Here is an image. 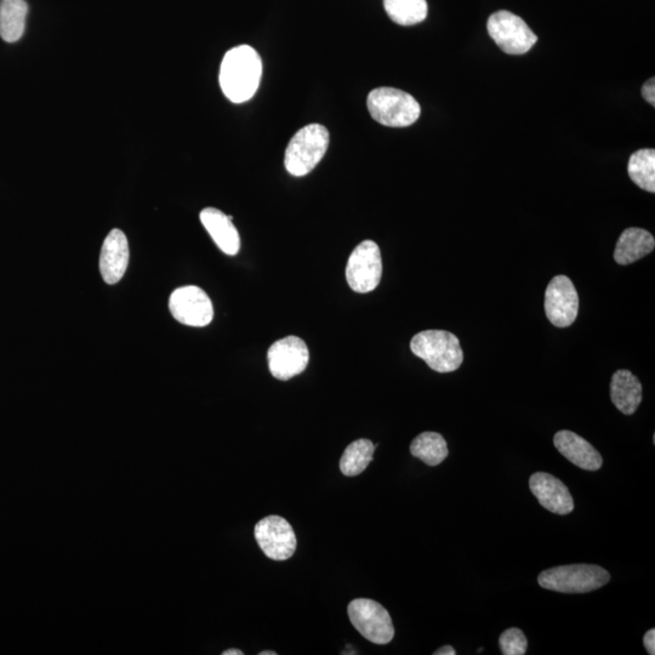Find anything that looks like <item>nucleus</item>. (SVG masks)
<instances>
[{"label": "nucleus", "instance_id": "nucleus-1", "mask_svg": "<svg viewBox=\"0 0 655 655\" xmlns=\"http://www.w3.org/2000/svg\"><path fill=\"white\" fill-rule=\"evenodd\" d=\"M262 77V61L258 51L249 45H239L227 51L220 67V87L233 104H243L253 98Z\"/></svg>", "mask_w": 655, "mask_h": 655}, {"label": "nucleus", "instance_id": "nucleus-2", "mask_svg": "<svg viewBox=\"0 0 655 655\" xmlns=\"http://www.w3.org/2000/svg\"><path fill=\"white\" fill-rule=\"evenodd\" d=\"M410 350L437 373H452L464 361L460 341L446 330H425L410 341Z\"/></svg>", "mask_w": 655, "mask_h": 655}, {"label": "nucleus", "instance_id": "nucleus-3", "mask_svg": "<svg viewBox=\"0 0 655 655\" xmlns=\"http://www.w3.org/2000/svg\"><path fill=\"white\" fill-rule=\"evenodd\" d=\"M367 106L375 122L390 128L409 127L421 115L419 102L406 91L395 88L370 91Z\"/></svg>", "mask_w": 655, "mask_h": 655}, {"label": "nucleus", "instance_id": "nucleus-4", "mask_svg": "<svg viewBox=\"0 0 655 655\" xmlns=\"http://www.w3.org/2000/svg\"><path fill=\"white\" fill-rule=\"evenodd\" d=\"M329 147V131L324 125L310 124L300 129L290 140L284 157L289 174L305 176L315 169Z\"/></svg>", "mask_w": 655, "mask_h": 655}, {"label": "nucleus", "instance_id": "nucleus-5", "mask_svg": "<svg viewBox=\"0 0 655 655\" xmlns=\"http://www.w3.org/2000/svg\"><path fill=\"white\" fill-rule=\"evenodd\" d=\"M611 575L595 565H571L548 569L539 574L541 588L563 594H586L605 586Z\"/></svg>", "mask_w": 655, "mask_h": 655}, {"label": "nucleus", "instance_id": "nucleus-6", "mask_svg": "<svg viewBox=\"0 0 655 655\" xmlns=\"http://www.w3.org/2000/svg\"><path fill=\"white\" fill-rule=\"evenodd\" d=\"M488 33L495 44L509 55L528 53L538 42V37L520 16L501 10L488 19Z\"/></svg>", "mask_w": 655, "mask_h": 655}, {"label": "nucleus", "instance_id": "nucleus-7", "mask_svg": "<svg viewBox=\"0 0 655 655\" xmlns=\"http://www.w3.org/2000/svg\"><path fill=\"white\" fill-rule=\"evenodd\" d=\"M347 612L352 625L364 639L377 645H387L395 637L390 614L380 603L358 598L350 603Z\"/></svg>", "mask_w": 655, "mask_h": 655}, {"label": "nucleus", "instance_id": "nucleus-8", "mask_svg": "<svg viewBox=\"0 0 655 655\" xmlns=\"http://www.w3.org/2000/svg\"><path fill=\"white\" fill-rule=\"evenodd\" d=\"M383 276L380 248L373 241H363L350 255L346 266L347 283L353 292L366 294L377 289Z\"/></svg>", "mask_w": 655, "mask_h": 655}, {"label": "nucleus", "instance_id": "nucleus-9", "mask_svg": "<svg viewBox=\"0 0 655 655\" xmlns=\"http://www.w3.org/2000/svg\"><path fill=\"white\" fill-rule=\"evenodd\" d=\"M169 309L176 321L189 327H205L212 323V300L203 289L195 286L181 287L170 295Z\"/></svg>", "mask_w": 655, "mask_h": 655}, {"label": "nucleus", "instance_id": "nucleus-10", "mask_svg": "<svg viewBox=\"0 0 655 655\" xmlns=\"http://www.w3.org/2000/svg\"><path fill=\"white\" fill-rule=\"evenodd\" d=\"M255 539L260 549L273 561H286L294 555L296 541L294 529L286 518L265 517L255 526Z\"/></svg>", "mask_w": 655, "mask_h": 655}, {"label": "nucleus", "instance_id": "nucleus-11", "mask_svg": "<svg viewBox=\"0 0 655 655\" xmlns=\"http://www.w3.org/2000/svg\"><path fill=\"white\" fill-rule=\"evenodd\" d=\"M267 358L273 377L287 381L303 373L309 366L310 352L303 339L287 336L270 347Z\"/></svg>", "mask_w": 655, "mask_h": 655}, {"label": "nucleus", "instance_id": "nucleus-12", "mask_svg": "<svg viewBox=\"0 0 655 655\" xmlns=\"http://www.w3.org/2000/svg\"><path fill=\"white\" fill-rule=\"evenodd\" d=\"M545 312L549 321L558 328H567L577 320L579 295L573 282L566 276H557L545 293Z\"/></svg>", "mask_w": 655, "mask_h": 655}, {"label": "nucleus", "instance_id": "nucleus-13", "mask_svg": "<svg viewBox=\"0 0 655 655\" xmlns=\"http://www.w3.org/2000/svg\"><path fill=\"white\" fill-rule=\"evenodd\" d=\"M529 488L543 508L556 515H568L574 510V500L566 484L546 472H537L529 480Z\"/></svg>", "mask_w": 655, "mask_h": 655}, {"label": "nucleus", "instance_id": "nucleus-14", "mask_svg": "<svg viewBox=\"0 0 655 655\" xmlns=\"http://www.w3.org/2000/svg\"><path fill=\"white\" fill-rule=\"evenodd\" d=\"M129 265V244L121 230H112L101 248L100 272L107 284H116L124 277Z\"/></svg>", "mask_w": 655, "mask_h": 655}, {"label": "nucleus", "instance_id": "nucleus-15", "mask_svg": "<svg viewBox=\"0 0 655 655\" xmlns=\"http://www.w3.org/2000/svg\"><path fill=\"white\" fill-rule=\"evenodd\" d=\"M554 444L563 457L580 469L597 471L603 465L602 455L596 451L595 447L572 431L557 432Z\"/></svg>", "mask_w": 655, "mask_h": 655}, {"label": "nucleus", "instance_id": "nucleus-16", "mask_svg": "<svg viewBox=\"0 0 655 655\" xmlns=\"http://www.w3.org/2000/svg\"><path fill=\"white\" fill-rule=\"evenodd\" d=\"M199 218L221 252L231 256L238 254L241 238L232 224L233 216H227L219 209L205 208Z\"/></svg>", "mask_w": 655, "mask_h": 655}, {"label": "nucleus", "instance_id": "nucleus-17", "mask_svg": "<svg viewBox=\"0 0 655 655\" xmlns=\"http://www.w3.org/2000/svg\"><path fill=\"white\" fill-rule=\"evenodd\" d=\"M655 247V239L651 232L637 227L625 230L619 237L615 247L614 260L619 265H630L651 254Z\"/></svg>", "mask_w": 655, "mask_h": 655}, {"label": "nucleus", "instance_id": "nucleus-18", "mask_svg": "<svg viewBox=\"0 0 655 655\" xmlns=\"http://www.w3.org/2000/svg\"><path fill=\"white\" fill-rule=\"evenodd\" d=\"M611 398L614 406L620 412L625 415L634 414L642 402L640 380L629 370H618L612 377Z\"/></svg>", "mask_w": 655, "mask_h": 655}, {"label": "nucleus", "instance_id": "nucleus-19", "mask_svg": "<svg viewBox=\"0 0 655 655\" xmlns=\"http://www.w3.org/2000/svg\"><path fill=\"white\" fill-rule=\"evenodd\" d=\"M28 5L25 0H0V37L15 43L24 36Z\"/></svg>", "mask_w": 655, "mask_h": 655}, {"label": "nucleus", "instance_id": "nucleus-20", "mask_svg": "<svg viewBox=\"0 0 655 655\" xmlns=\"http://www.w3.org/2000/svg\"><path fill=\"white\" fill-rule=\"evenodd\" d=\"M410 453L429 466L440 465L449 454L446 440L437 432H424L415 437L410 444Z\"/></svg>", "mask_w": 655, "mask_h": 655}, {"label": "nucleus", "instance_id": "nucleus-21", "mask_svg": "<svg viewBox=\"0 0 655 655\" xmlns=\"http://www.w3.org/2000/svg\"><path fill=\"white\" fill-rule=\"evenodd\" d=\"M384 8L390 19L401 26L420 24L429 11L426 0H384Z\"/></svg>", "mask_w": 655, "mask_h": 655}, {"label": "nucleus", "instance_id": "nucleus-22", "mask_svg": "<svg viewBox=\"0 0 655 655\" xmlns=\"http://www.w3.org/2000/svg\"><path fill=\"white\" fill-rule=\"evenodd\" d=\"M375 446L372 441L362 438L352 442L345 449L343 458L340 460V470L347 477L361 475L368 465L372 463Z\"/></svg>", "mask_w": 655, "mask_h": 655}, {"label": "nucleus", "instance_id": "nucleus-23", "mask_svg": "<svg viewBox=\"0 0 655 655\" xmlns=\"http://www.w3.org/2000/svg\"><path fill=\"white\" fill-rule=\"evenodd\" d=\"M628 173L640 189L654 193L655 151L652 148L636 151L629 159Z\"/></svg>", "mask_w": 655, "mask_h": 655}, {"label": "nucleus", "instance_id": "nucleus-24", "mask_svg": "<svg viewBox=\"0 0 655 655\" xmlns=\"http://www.w3.org/2000/svg\"><path fill=\"white\" fill-rule=\"evenodd\" d=\"M501 653L504 655H524L527 653L528 642L520 629L512 628L500 636Z\"/></svg>", "mask_w": 655, "mask_h": 655}, {"label": "nucleus", "instance_id": "nucleus-25", "mask_svg": "<svg viewBox=\"0 0 655 655\" xmlns=\"http://www.w3.org/2000/svg\"><path fill=\"white\" fill-rule=\"evenodd\" d=\"M642 96L648 104L655 106V79L651 78L642 87Z\"/></svg>", "mask_w": 655, "mask_h": 655}, {"label": "nucleus", "instance_id": "nucleus-26", "mask_svg": "<svg viewBox=\"0 0 655 655\" xmlns=\"http://www.w3.org/2000/svg\"><path fill=\"white\" fill-rule=\"evenodd\" d=\"M643 645H645L648 654H655V630L651 629L646 632L645 637H643Z\"/></svg>", "mask_w": 655, "mask_h": 655}, {"label": "nucleus", "instance_id": "nucleus-27", "mask_svg": "<svg viewBox=\"0 0 655 655\" xmlns=\"http://www.w3.org/2000/svg\"><path fill=\"white\" fill-rule=\"evenodd\" d=\"M435 655H455L457 651L452 646H444L434 653Z\"/></svg>", "mask_w": 655, "mask_h": 655}, {"label": "nucleus", "instance_id": "nucleus-28", "mask_svg": "<svg viewBox=\"0 0 655 655\" xmlns=\"http://www.w3.org/2000/svg\"><path fill=\"white\" fill-rule=\"evenodd\" d=\"M222 655H243V652L239 651V649H229V651L222 653Z\"/></svg>", "mask_w": 655, "mask_h": 655}, {"label": "nucleus", "instance_id": "nucleus-29", "mask_svg": "<svg viewBox=\"0 0 655 655\" xmlns=\"http://www.w3.org/2000/svg\"><path fill=\"white\" fill-rule=\"evenodd\" d=\"M260 655H277L276 652H271V651H266V652H261Z\"/></svg>", "mask_w": 655, "mask_h": 655}]
</instances>
